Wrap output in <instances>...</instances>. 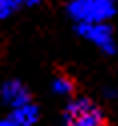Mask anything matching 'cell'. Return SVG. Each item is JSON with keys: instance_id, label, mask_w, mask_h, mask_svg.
<instances>
[{"instance_id": "obj_1", "label": "cell", "mask_w": 118, "mask_h": 126, "mask_svg": "<svg viewBox=\"0 0 118 126\" xmlns=\"http://www.w3.org/2000/svg\"><path fill=\"white\" fill-rule=\"evenodd\" d=\"M62 120L70 126H108L112 116L108 110L88 94H78L70 98L62 110Z\"/></svg>"}, {"instance_id": "obj_3", "label": "cell", "mask_w": 118, "mask_h": 126, "mask_svg": "<svg viewBox=\"0 0 118 126\" xmlns=\"http://www.w3.org/2000/svg\"><path fill=\"white\" fill-rule=\"evenodd\" d=\"M58 2H64V0H58Z\"/></svg>"}, {"instance_id": "obj_2", "label": "cell", "mask_w": 118, "mask_h": 126, "mask_svg": "<svg viewBox=\"0 0 118 126\" xmlns=\"http://www.w3.org/2000/svg\"><path fill=\"white\" fill-rule=\"evenodd\" d=\"M52 74H54V88L62 94H66L68 98H74L78 96V94H82V88H80V82H78V78L68 72L64 66L60 64H54L52 66Z\"/></svg>"}]
</instances>
